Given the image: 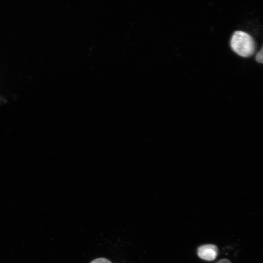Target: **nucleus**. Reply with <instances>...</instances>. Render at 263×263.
I'll list each match as a JSON object with an SVG mask.
<instances>
[{
    "instance_id": "obj_2",
    "label": "nucleus",
    "mask_w": 263,
    "mask_h": 263,
    "mask_svg": "<svg viewBox=\"0 0 263 263\" xmlns=\"http://www.w3.org/2000/svg\"><path fill=\"white\" fill-rule=\"evenodd\" d=\"M199 257L208 261L215 260L218 253V248L214 245L208 244L199 246L197 250Z\"/></svg>"
},
{
    "instance_id": "obj_5",
    "label": "nucleus",
    "mask_w": 263,
    "mask_h": 263,
    "mask_svg": "<svg viewBox=\"0 0 263 263\" xmlns=\"http://www.w3.org/2000/svg\"><path fill=\"white\" fill-rule=\"evenodd\" d=\"M216 263H231V262L227 259H222L220 260Z\"/></svg>"
},
{
    "instance_id": "obj_3",
    "label": "nucleus",
    "mask_w": 263,
    "mask_h": 263,
    "mask_svg": "<svg viewBox=\"0 0 263 263\" xmlns=\"http://www.w3.org/2000/svg\"><path fill=\"white\" fill-rule=\"evenodd\" d=\"M256 61L260 63L263 64V46L261 50L258 53L255 57Z\"/></svg>"
},
{
    "instance_id": "obj_1",
    "label": "nucleus",
    "mask_w": 263,
    "mask_h": 263,
    "mask_svg": "<svg viewBox=\"0 0 263 263\" xmlns=\"http://www.w3.org/2000/svg\"><path fill=\"white\" fill-rule=\"evenodd\" d=\"M230 46L234 52L243 57L252 56L255 51L253 39L248 34L241 31L234 33L231 39Z\"/></svg>"
},
{
    "instance_id": "obj_4",
    "label": "nucleus",
    "mask_w": 263,
    "mask_h": 263,
    "mask_svg": "<svg viewBox=\"0 0 263 263\" xmlns=\"http://www.w3.org/2000/svg\"><path fill=\"white\" fill-rule=\"evenodd\" d=\"M90 263H112V262L106 258H99L94 260Z\"/></svg>"
}]
</instances>
